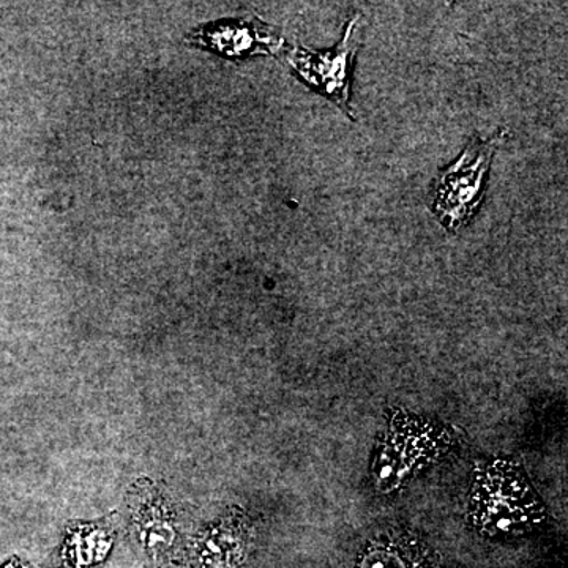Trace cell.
Returning <instances> with one entry per match:
<instances>
[{
  "mask_svg": "<svg viewBox=\"0 0 568 568\" xmlns=\"http://www.w3.org/2000/svg\"><path fill=\"white\" fill-rule=\"evenodd\" d=\"M547 508L515 463L495 459L478 466L470 481L469 518L488 536H519L536 529Z\"/></svg>",
  "mask_w": 568,
  "mask_h": 568,
  "instance_id": "cell-1",
  "label": "cell"
},
{
  "mask_svg": "<svg viewBox=\"0 0 568 568\" xmlns=\"http://www.w3.org/2000/svg\"><path fill=\"white\" fill-rule=\"evenodd\" d=\"M506 132L488 140L473 138L457 162L440 173L433 186L432 203L439 222L450 231L466 226L474 219L487 192L489 168Z\"/></svg>",
  "mask_w": 568,
  "mask_h": 568,
  "instance_id": "cell-2",
  "label": "cell"
},
{
  "mask_svg": "<svg viewBox=\"0 0 568 568\" xmlns=\"http://www.w3.org/2000/svg\"><path fill=\"white\" fill-rule=\"evenodd\" d=\"M358 28H361V14H355L347 22L345 36L334 50L316 52L297 47L287 54V62L295 73L351 118H354L349 103L351 74H353L355 54L361 47Z\"/></svg>",
  "mask_w": 568,
  "mask_h": 568,
  "instance_id": "cell-3",
  "label": "cell"
},
{
  "mask_svg": "<svg viewBox=\"0 0 568 568\" xmlns=\"http://www.w3.org/2000/svg\"><path fill=\"white\" fill-rule=\"evenodd\" d=\"M134 540L153 560L166 559L179 541L178 517L170 499L151 480L138 481L129 503Z\"/></svg>",
  "mask_w": 568,
  "mask_h": 568,
  "instance_id": "cell-4",
  "label": "cell"
},
{
  "mask_svg": "<svg viewBox=\"0 0 568 568\" xmlns=\"http://www.w3.org/2000/svg\"><path fill=\"white\" fill-rule=\"evenodd\" d=\"M252 547V525L244 511L231 510L201 530L192 545L196 568H242Z\"/></svg>",
  "mask_w": 568,
  "mask_h": 568,
  "instance_id": "cell-5",
  "label": "cell"
},
{
  "mask_svg": "<svg viewBox=\"0 0 568 568\" xmlns=\"http://www.w3.org/2000/svg\"><path fill=\"white\" fill-rule=\"evenodd\" d=\"M204 43L231 58L275 52L283 47L282 37L263 22H230L204 32Z\"/></svg>",
  "mask_w": 568,
  "mask_h": 568,
  "instance_id": "cell-6",
  "label": "cell"
},
{
  "mask_svg": "<svg viewBox=\"0 0 568 568\" xmlns=\"http://www.w3.org/2000/svg\"><path fill=\"white\" fill-rule=\"evenodd\" d=\"M354 568H437L435 556L413 534L392 532L365 548Z\"/></svg>",
  "mask_w": 568,
  "mask_h": 568,
  "instance_id": "cell-7",
  "label": "cell"
},
{
  "mask_svg": "<svg viewBox=\"0 0 568 568\" xmlns=\"http://www.w3.org/2000/svg\"><path fill=\"white\" fill-rule=\"evenodd\" d=\"M114 528L106 521L77 523L67 529L61 548L65 568H95L110 556Z\"/></svg>",
  "mask_w": 568,
  "mask_h": 568,
  "instance_id": "cell-8",
  "label": "cell"
},
{
  "mask_svg": "<svg viewBox=\"0 0 568 568\" xmlns=\"http://www.w3.org/2000/svg\"><path fill=\"white\" fill-rule=\"evenodd\" d=\"M6 568H26L22 566L21 562H18V560H14V562H11L10 566H7Z\"/></svg>",
  "mask_w": 568,
  "mask_h": 568,
  "instance_id": "cell-9",
  "label": "cell"
}]
</instances>
